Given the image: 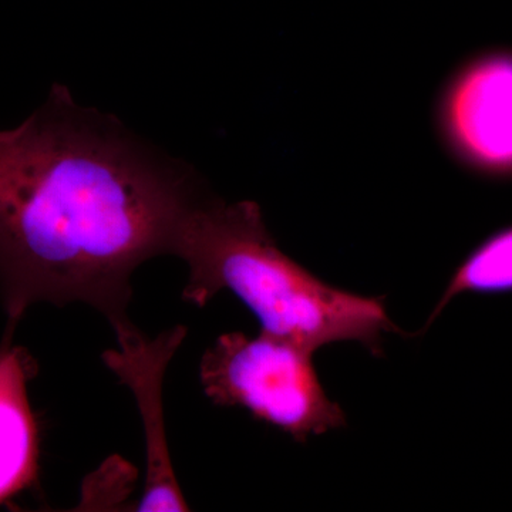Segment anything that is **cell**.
Masks as SVG:
<instances>
[{"label": "cell", "instance_id": "8992f818", "mask_svg": "<svg viewBox=\"0 0 512 512\" xmlns=\"http://www.w3.org/2000/svg\"><path fill=\"white\" fill-rule=\"evenodd\" d=\"M6 326L0 343V504L35 483L39 471V426L28 396L35 359L13 346Z\"/></svg>", "mask_w": 512, "mask_h": 512}, {"label": "cell", "instance_id": "6da1fadb", "mask_svg": "<svg viewBox=\"0 0 512 512\" xmlns=\"http://www.w3.org/2000/svg\"><path fill=\"white\" fill-rule=\"evenodd\" d=\"M202 195L191 167L53 84L32 116L0 130V302L8 328L36 303H86L110 323L126 318L134 272L171 255Z\"/></svg>", "mask_w": 512, "mask_h": 512}, {"label": "cell", "instance_id": "5b68a950", "mask_svg": "<svg viewBox=\"0 0 512 512\" xmlns=\"http://www.w3.org/2000/svg\"><path fill=\"white\" fill-rule=\"evenodd\" d=\"M110 325L119 348L106 350L101 360L133 393L146 439V484L137 511H190L171 461L163 409L164 376L188 329L177 325L150 338L128 316Z\"/></svg>", "mask_w": 512, "mask_h": 512}, {"label": "cell", "instance_id": "52a82bcc", "mask_svg": "<svg viewBox=\"0 0 512 512\" xmlns=\"http://www.w3.org/2000/svg\"><path fill=\"white\" fill-rule=\"evenodd\" d=\"M463 293H512V225L493 232L457 266L424 330L439 318L448 303Z\"/></svg>", "mask_w": 512, "mask_h": 512}, {"label": "cell", "instance_id": "7a4b0ae2", "mask_svg": "<svg viewBox=\"0 0 512 512\" xmlns=\"http://www.w3.org/2000/svg\"><path fill=\"white\" fill-rule=\"evenodd\" d=\"M171 255L188 266L181 298L204 308L222 291L254 313L262 332L316 350L357 342L373 356L384 333H402L384 298H367L326 284L279 248L254 201L205 197L188 210Z\"/></svg>", "mask_w": 512, "mask_h": 512}, {"label": "cell", "instance_id": "277c9868", "mask_svg": "<svg viewBox=\"0 0 512 512\" xmlns=\"http://www.w3.org/2000/svg\"><path fill=\"white\" fill-rule=\"evenodd\" d=\"M433 127L458 167L488 180H512V49L468 57L448 74L433 104Z\"/></svg>", "mask_w": 512, "mask_h": 512}, {"label": "cell", "instance_id": "3957f363", "mask_svg": "<svg viewBox=\"0 0 512 512\" xmlns=\"http://www.w3.org/2000/svg\"><path fill=\"white\" fill-rule=\"evenodd\" d=\"M312 356L311 350L262 330L256 338L224 333L202 356V390L215 406L241 407L296 443H306L346 426V413L323 389Z\"/></svg>", "mask_w": 512, "mask_h": 512}]
</instances>
